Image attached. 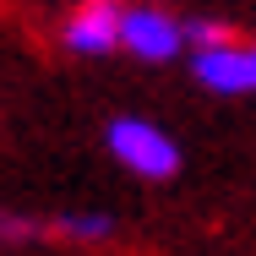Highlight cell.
I'll use <instances>...</instances> for the list:
<instances>
[{"label": "cell", "mask_w": 256, "mask_h": 256, "mask_svg": "<svg viewBox=\"0 0 256 256\" xmlns=\"http://www.w3.org/2000/svg\"><path fill=\"white\" fill-rule=\"evenodd\" d=\"M120 22H126V11L114 6V0H88L82 11H71V22H66V44L76 54H109L120 44Z\"/></svg>", "instance_id": "obj_4"}, {"label": "cell", "mask_w": 256, "mask_h": 256, "mask_svg": "<svg viewBox=\"0 0 256 256\" xmlns=\"http://www.w3.org/2000/svg\"><path fill=\"white\" fill-rule=\"evenodd\" d=\"M196 82L212 88V93H251L256 88V50H240V44L196 50Z\"/></svg>", "instance_id": "obj_3"}, {"label": "cell", "mask_w": 256, "mask_h": 256, "mask_svg": "<svg viewBox=\"0 0 256 256\" xmlns=\"http://www.w3.org/2000/svg\"><path fill=\"white\" fill-rule=\"evenodd\" d=\"M60 234H71V240H109L114 224L104 212H82V218H60Z\"/></svg>", "instance_id": "obj_5"}, {"label": "cell", "mask_w": 256, "mask_h": 256, "mask_svg": "<svg viewBox=\"0 0 256 256\" xmlns=\"http://www.w3.org/2000/svg\"><path fill=\"white\" fill-rule=\"evenodd\" d=\"M109 148L114 158L126 164V169H136V174H148V180H169L174 169H180V148L148 126V120H136V114H120L114 126H109Z\"/></svg>", "instance_id": "obj_1"}, {"label": "cell", "mask_w": 256, "mask_h": 256, "mask_svg": "<svg viewBox=\"0 0 256 256\" xmlns=\"http://www.w3.org/2000/svg\"><path fill=\"white\" fill-rule=\"evenodd\" d=\"M186 38H191L196 50H212V44H229V28H224V22H202V16H196V22H186Z\"/></svg>", "instance_id": "obj_6"}, {"label": "cell", "mask_w": 256, "mask_h": 256, "mask_svg": "<svg viewBox=\"0 0 256 256\" xmlns=\"http://www.w3.org/2000/svg\"><path fill=\"white\" fill-rule=\"evenodd\" d=\"M120 44L131 54H142V60H169V54L186 44V22H174L158 6H131L126 22H120Z\"/></svg>", "instance_id": "obj_2"}]
</instances>
